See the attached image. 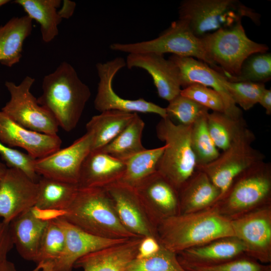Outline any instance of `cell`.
Wrapping results in <instances>:
<instances>
[{
  "label": "cell",
  "mask_w": 271,
  "mask_h": 271,
  "mask_svg": "<svg viewBox=\"0 0 271 271\" xmlns=\"http://www.w3.org/2000/svg\"><path fill=\"white\" fill-rule=\"evenodd\" d=\"M135 113L111 110L92 116L86 124V131L93 134L91 151L101 149L114 140L130 123Z\"/></svg>",
  "instance_id": "obj_27"
},
{
  "label": "cell",
  "mask_w": 271,
  "mask_h": 271,
  "mask_svg": "<svg viewBox=\"0 0 271 271\" xmlns=\"http://www.w3.org/2000/svg\"><path fill=\"white\" fill-rule=\"evenodd\" d=\"M128 69L140 68L151 76L158 95L170 102L180 94L181 86L178 69L164 55L154 53L128 54L125 60Z\"/></svg>",
  "instance_id": "obj_20"
},
{
  "label": "cell",
  "mask_w": 271,
  "mask_h": 271,
  "mask_svg": "<svg viewBox=\"0 0 271 271\" xmlns=\"http://www.w3.org/2000/svg\"><path fill=\"white\" fill-rule=\"evenodd\" d=\"M244 254L242 243L234 236L216 239L177 254L182 266L213 265Z\"/></svg>",
  "instance_id": "obj_21"
},
{
  "label": "cell",
  "mask_w": 271,
  "mask_h": 271,
  "mask_svg": "<svg viewBox=\"0 0 271 271\" xmlns=\"http://www.w3.org/2000/svg\"><path fill=\"white\" fill-rule=\"evenodd\" d=\"M207 126L215 145L222 151L227 149L247 127L243 117L235 118L218 111L208 112Z\"/></svg>",
  "instance_id": "obj_32"
},
{
  "label": "cell",
  "mask_w": 271,
  "mask_h": 271,
  "mask_svg": "<svg viewBox=\"0 0 271 271\" xmlns=\"http://www.w3.org/2000/svg\"><path fill=\"white\" fill-rule=\"evenodd\" d=\"M156 232L160 243L177 254L216 239L234 236L231 220L213 206L166 218L157 225Z\"/></svg>",
  "instance_id": "obj_1"
},
{
  "label": "cell",
  "mask_w": 271,
  "mask_h": 271,
  "mask_svg": "<svg viewBox=\"0 0 271 271\" xmlns=\"http://www.w3.org/2000/svg\"><path fill=\"white\" fill-rule=\"evenodd\" d=\"M258 103H259L265 110L267 115L271 114V90L265 89L261 95Z\"/></svg>",
  "instance_id": "obj_45"
},
{
  "label": "cell",
  "mask_w": 271,
  "mask_h": 271,
  "mask_svg": "<svg viewBox=\"0 0 271 271\" xmlns=\"http://www.w3.org/2000/svg\"><path fill=\"white\" fill-rule=\"evenodd\" d=\"M142 238H131L91 252L78 259L74 268L82 271H126L128 265L136 258Z\"/></svg>",
  "instance_id": "obj_22"
},
{
  "label": "cell",
  "mask_w": 271,
  "mask_h": 271,
  "mask_svg": "<svg viewBox=\"0 0 271 271\" xmlns=\"http://www.w3.org/2000/svg\"><path fill=\"white\" fill-rule=\"evenodd\" d=\"M161 244L158 239L153 236L143 237L138 246L137 258H144L149 257L160 249Z\"/></svg>",
  "instance_id": "obj_43"
},
{
  "label": "cell",
  "mask_w": 271,
  "mask_h": 271,
  "mask_svg": "<svg viewBox=\"0 0 271 271\" xmlns=\"http://www.w3.org/2000/svg\"><path fill=\"white\" fill-rule=\"evenodd\" d=\"M201 39L209 66L225 76H238L246 58L268 50L267 45L253 41L247 36L241 22Z\"/></svg>",
  "instance_id": "obj_7"
},
{
  "label": "cell",
  "mask_w": 271,
  "mask_h": 271,
  "mask_svg": "<svg viewBox=\"0 0 271 271\" xmlns=\"http://www.w3.org/2000/svg\"><path fill=\"white\" fill-rule=\"evenodd\" d=\"M48 221L38 218L31 209L10 223L14 245L24 259L35 262Z\"/></svg>",
  "instance_id": "obj_25"
},
{
  "label": "cell",
  "mask_w": 271,
  "mask_h": 271,
  "mask_svg": "<svg viewBox=\"0 0 271 271\" xmlns=\"http://www.w3.org/2000/svg\"><path fill=\"white\" fill-rule=\"evenodd\" d=\"M183 267L187 271H271L270 264L260 263L245 254L216 265Z\"/></svg>",
  "instance_id": "obj_39"
},
{
  "label": "cell",
  "mask_w": 271,
  "mask_h": 271,
  "mask_svg": "<svg viewBox=\"0 0 271 271\" xmlns=\"http://www.w3.org/2000/svg\"><path fill=\"white\" fill-rule=\"evenodd\" d=\"M92 142V132L86 131L70 146L36 159V173L40 176L78 184L81 165L91 151Z\"/></svg>",
  "instance_id": "obj_13"
},
{
  "label": "cell",
  "mask_w": 271,
  "mask_h": 271,
  "mask_svg": "<svg viewBox=\"0 0 271 271\" xmlns=\"http://www.w3.org/2000/svg\"><path fill=\"white\" fill-rule=\"evenodd\" d=\"M133 188L156 228L163 220L180 213L178 190L158 172Z\"/></svg>",
  "instance_id": "obj_15"
},
{
  "label": "cell",
  "mask_w": 271,
  "mask_h": 271,
  "mask_svg": "<svg viewBox=\"0 0 271 271\" xmlns=\"http://www.w3.org/2000/svg\"><path fill=\"white\" fill-rule=\"evenodd\" d=\"M38 193V182L18 169L8 168L0 182V217L10 223L35 207Z\"/></svg>",
  "instance_id": "obj_14"
},
{
  "label": "cell",
  "mask_w": 271,
  "mask_h": 271,
  "mask_svg": "<svg viewBox=\"0 0 271 271\" xmlns=\"http://www.w3.org/2000/svg\"><path fill=\"white\" fill-rule=\"evenodd\" d=\"M177 66L181 87L184 88L194 83L210 87L222 97L225 113L235 118H242L241 110L231 99L223 83V75L206 63L191 57L172 55L169 58Z\"/></svg>",
  "instance_id": "obj_17"
},
{
  "label": "cell",
  "mask_w": 271,
  "mask_h": 271,
  "mask_svg": "<svg viewBox=\"0 0 271 271\" xmlns=\"http://www.w3.org/2000/svg\"><path fill=\"white\" fill-rule=\"evenodd\" d=\"M55 219L64 233L63 248L57 259L42 271H72L76 261L85 255L128 240L99 237L81 230L61 217Z\"/></svg>",
  "instance_id": "obj_16"
},
{
  "label": "cell",
  "mask_w": 271,
  "mask_h": 271,
  "mask_svg": "<svg viewBox=\"0 0 271 271\" xmlns=\"http://www.w3.org/2000/svg\"><path fill=\"white\" fill-rule=\"evenodd\" d=\"M271 204V164L264 161L237 175L214 204L219 213L232 220Z\"/></svg>",
  "instance_id": "obj_4"
},
{
  "label": "cell",
  "mask_w": 271,
  "mask_h": 271,
  "mask_svg": "<svg viewBox=\"0 0 271 271\" xmlns=\"http://www.w3.org/2000/svg\"><path fill=\"white\" fill-rule=\"evenodd\" d=\"M35 79L26 76L17 85L6 81L10 99L2 111L12 120L31 130L51 136L57 135L59 125L53 114L39 104L31 92Z\"/></svg>",
  "instance_id": "obj_10"
},
{
  "label": "cell",
  "mask_w": 271,
  "mask_h": 271,
  "mask_svg": "<svg viewBox=\"0 0 271 271\" xmlns=\"http://www.w3.org/2000/svg\"><path fill=\"white\" fill-rule=\"evenodd\" d=\"M180 94L213 111L225 112L222 97L210 87L197 83L192 84L181 89Z\"/></svg>",
  "instance_id": "obj_40"
},
{
  "label": "cell",
  "mask_w": 271,
  "mask_h": 271,
  "mask_svg": "<svg viewBox=\"0 0 271 271\" xmlns=\"http://www.w3.org/2000/svg\"><path fill=\"white\" fill-rule=\"evenodd\" d=\"M178 13V19L185 21L199 38L231 27L244 17L260 23V15L237 0H184Z\"/></svg>",
  "instance_id": "obj_5"
},
{
  "label": "cell",
  "mask_w": 271,
  "mask_h": 271,
  "mask_svg": "<svg viewBox=\"0 0 271 271\" xmlns=\"http://www.w3.org/2000/svg\"><path fill=\"white\" fill-rule=\"evenodd\" d=\"M125 170L123 161L100 150L91 151L81 167L78 187H99L118 182Z\"/></svg>",
  "instance_id": "obj_23"
},
{
  "label": "cell",
  "mask_w": 271,
  "mask_h": 271,
  "mask_svg": "<svg viewBox=\"0 0 271 271\" xmlns=\"http://www.w3.org/2000/svg\"><path fill=\"white\" fill-rule=\"evenodd\" d=\"M234 235L245 254L263 264L271 262V204L231 220Z\"/></svg>",
  "instance_id": "obj_12"
},
{
  "label": "cell",
  "mask_w": 271,
  "mask_h": 271,
  "mask_svg": "<svg viewBox=\"0 0 271 271\" xmlns=\"http://www.w3.org/2000/svg\"><path fill=\"white\" fill-rule=\"evenodd\" d=\"M65 235L55 219L48 221L35 261L36 267L30 271H42L60 255L64 244Z\"/></svg>",
  "instance_id": "obj_33"
},
{
  "label": "cell",
  "mask_w": 271,
  "mask_h": 271,
  "mask_svg": "<svg viewBox=\"0 0 271 271\" xmlns=\"http://www.w3.org/2000/svg\"><path fill=\"white\" fill-rule=\"evenodd\" d=\"M191 126L176 123L166 117L162 118L156 127L157 137L165 143L157 171L178 191L196 170L190 142Z\"/></svg>",
  "instance_id": "obj_6"
},
{
  "label": "cell",
  "mask_w": 271,
  "mask_h": 271,
  "mask_svg": "<svg viewBox=\"0 0 271 271\" xmlns=\"http://www.w3.org/2000/svg\"><path fill=\"white\" fill-rule=\"evenodd\" d=\"M255 139L254 133L247 127L215 160L196 167L219 189L220 198L237 175L264 161V155L251 146Z\"/></svg>",
  "instance_id": "obj_9"
},
{
  "label": "cell",
  "mask_w": 271,
  "mask_h": 271,
  "mask_svg": "<svg viewBox=\"0 0 271 271\" xmlns=\"http://www.w3.org/2000/svg\"><path fill=\"white\" fill-rule=\"evenodd\" d=\"M64 211L59 217L91 234L114 239L139 237L121 223L105 188L78 187Z\"/></svg>",
  "instance_id": "obj_3"
},
{
  "label": "cell",
  "mask_w": 271,
  "mask_h": 271,
  "mask_svg": "<svg viewBox=\"0 0 271 271\" xmlns=\"http://www.w3.org/2000/svg\"><path fill=\"white\" fill-rule=\"evenodd\" d=\"M105 188L120 222L128 231L139 237L158 239L156 228L148 217L134 188L119 182Z\"/></svg>",
  "instance_id": "obj_18"
},
{
  "label": "cell",
  "mask_w": 271,
  "mask_h": 271,
  "mask_svg": "<svg viewBox=\"0 0 271 271\" xmlns=\"http://www.w3.org/2000/svg\"><path fill=\"white\" fill-rule=\"evenodd\" d=\"M0 142L8 147H19L35 159L45 157L60 149L58 136L46 134L28 129L0 111Z\"/></svg>",
  "instance_id": "obj_19"
},
{
  "label": "cell",
  "mask_w": 271,
  "mask_h": 271,
  "mask_svg": "<svg viewBox=\"0 0 271 271\" xmlns=\"http://www.w3.org/2000/svg\"><path fill=\"white\" fill-rule=\"evenodd\" d=\"M35 207L40 210L65 211L75 197L77 184L41 177Z\"/></svg>",
  "instance_id": "obj_29"
},
{
  "label": "cell",
  "mask_w": 271,
  "mask_h": 271,
  "mask_svg": "<svg viewBox=\"0 0 271 271\" xmlns=\"http://www.w3.org/2000/svg\"><path fill=\"white\" fill-rule=\"evenodd\" d=\"M223 83L235 104L239 105L244 110L251 109L258 103L266 89L264 83L231 82L226 80L224 76Z\"/></svg>",
  "instance_id": "obj_37"
},
{
  "label": "cell",
  "mask_w": 271,
  "mask_h": 271,
  "mask_svg": "<svg viewBox=\"0 0 271 271\" xmlns=\"http://www.w3.org/2000/svg\"><path fill=\"white\" fill-rule=\"evenodd\" d=\"M10 2L9 0H0V8Z\"/></svg>",
  "instance_id": "obj_48"
},
{
  "label": "cell",
  "mask_w": 271,
  "mask_h": 271,
  "mask_svg": "<svg viewBox=\"0 0 271 271\" xmlns=\"http://www.w3.org/2000/svg\"><path fill=\"white\" fill-rule=\"evenodd\" d=\"M208 112L201 115L191 126V146L195 157L197 167L212 162L220 154L207 129V116Z\"/></svg>",
  "instance_id": "obj_34"
},
{
  "label": "cell",
  "mask_w": 271,
  "mask_h": 271,
  "mask_svg": "<svg viewBox=\"0 0 271 271\" xmlns=\"http://www.w3.org/2000/svg\"><path fill=\"white\" fill-rule=\"evenodd\" d=\"M76 4L75 2L69 0H64L62 2V5L58 13L60 18L65 19H69L73 15Z\"/></svg>",
  "instance_id": "obj_44"
},
{
  "label": "cell",
  "mask_w": 271,
  "mask_h": 271,
  "mask_svg": "<svg viewBox=\"0 0 271 271\" xmlns=\"http://www.w3.org/2000/svg\"><path fill=\"white\" fill-rule=\"evenodd\" d=\"M0 271H18L15 264L8 259L0 261Z\"/></svg>",
  "instance_id": "obj_46"
},
{
  "label": "cell",
  "mask_w": 271,
  "mask_h": 271,
  "mask_svg": "<svg viewBox=\"0 0 271 271\" xmlns=\"http://www.w3.org/2000/svg\"><path fill=\"white\" fill-rule=\"evenodd\" d=\"M166 110L168 117L185 126L192 125L201 115L209 110L180 94L169 102Z\"/></svg>",
  "instance_id": "obj_38"
},
{
  "label": "cell",
  "mask_w": 271,
  "mask_h": 271,
  "mask_svg": "<svg viewBox=\"0 0 271 271\" xmlns=\"http://www.w3.org/2000/svg\"><path fill=\"white\" fill-rule=\"evenodd\" d=\"M220 194L208 176L196 169L178 190L180 213L209 209L217 202Z\"/></svg>",
  "instance_id": "obj_24"
},
{
  "label": "cell",
  "mask_w": 271,
  "mask_h": 271,
  "mask_svg": "<svg viewBox=\"0 0 271 271\" xmlns=\"http://www.w3.org/2000/svg\"><path fill=\"white\" fill-rule=\"evenodd\" d=\"M14 3L23 8L32 20L40 25L42 40L49 43L59 34L58 26L62 19L57 9L60 6V0H16Z\"/></svg>",
  "instance_id": "obj_28"
},
{
  "label": "cell",
  "mask_w": 271,
  "mask_h": 271,
  "mask_svg": "<svg viewBox=\"0 0 271 271\" xmlns=\"http://www.w3.org/2000/svg\"><path fill=\"white\" fill-rule=\"evenodd\" d=\"M125 66V60L120 57L96 64L99 82L94 100L95 109L100 112L113 110L129 113H154L162 118L168 117L166 108L142 98L134 100L123 98L115 93L112 86L113 79Z\"/></svg>",
  "instance_id": "obj_11"
},
{
  "label": "cell",
  "mask_w": 271,
  "mask_h": 271,
  "mask_svg": "<svg viewBox=\"0 0 271 271\" xmlns=\"http://www.w3.org/2000/svg\"><path fill=\"white\" fill-rule=\"evenodd\" d=\"M8 167L6 164L3 163L0 161V182L5 175Z\"/></svg>",
  "instance_id": "obj_47"
},
{
  "label": "cell",
  "mask_w": 271,
  "mask_h": 271,
  "mask_svg": "<svg viewBox=\"0 0 271 271\" xmlns=\"http://www.w3.org/2000/svg\"><path fill=\"white\" fill-rule=\"evenodd\" d=\"M126 271H187L180 264L177 253L161 244L159 250L144 258L134 259Z\"/></svg>",
  "instance_id": "obj_36"
},
{
  "label": "cell",
  "mask_w": 271,
  "mask_h": 271,
  "mask_svg": "<svg viewBox=\"0 0 271 271\" xmlns=\"http://www.w3.org/2000/svg\"><path fill=\"white\" fill-rule=\"evenodd\" d=\"M111 50L131 53H154L191 57L208 65L209 60L201 38L195 36L187 23L178 19L173 22L158 37L151 40L135 43H114L109 46Z\"/></svg>",
  "instance_id": "obj_8"
},
{
  "label": "cell",
  "mask_w": 271,
  "mask_h": 271,
  "mask_svg": "<svg viewBox=\"0 0 271 271\" xmlns=\"http://www.w3.org/2000/svg\"><path fill=\"white\" fill-rule=\"evenodd\" d=\"M0 156L8 168L18 169L32 180L38 182L40 176L35 169L36 159L29 154L8 147L0 142Z\"/></svg>",
  "instance_id": "obj_41"
},
{
  "label": "cell",
  "mask_w": 271,
  "mask_h": 271,
  "mask_svg": "<svg viewBox=\"0 0 271 271\" xmlns=\"http://www.w3.org/2000/svg\"><path fill=\"white\" fill-rule=\"evenodd\" d=\"M165 145L152 149H145L123 161L125 170L117 182L135 188L144 180L157 172L159 161Z\"/></svg>",
  "instance_id": "obj_30"
},
{
  "label": "cell",
  "mask_w": 271,
  "mask_h": 271,
  "mask_svg": "<svg viewBox=\"0 0 271 271\" xmlns=\"http://www.w3.org/2000/svg\"><path fill=\"white\" fill-rule=\"evenodd\" d=\"M32 20L28 16L13 17L0 26V63L11 67L22 57L23 44L33 29Z\"/></svg>",
  "instance_id": "obj_26"
},
{
  "label": "cell",
  "mask_w": 271,
  "mask_h": 271,
  "mask_svg": "<svg viewBox=\"0 0 271 271\" xmlns=\"http://www.w3.org/2000/svg\"><path fill=\"white\" fill-rule=\"evenodd\" d=\"M14 246L10 223L0 217V261L7 259L8 254Z\"/></svg>",
  "instance_id": "obj_42"
},
{
  "label": "cell",
  "mask_w": 271,
  "mask_h": 271,
  "mask_svg": "<svg viewBox=\"0 0 271 271\" xmlns=\"http://www.w3.org/2000/svg\"><path fill=\"white\" fill-rule=\"evenodd\" d=\"M145 125L143 120L136 113L127 126L114 140L99 150L124 161L145 150L142 143Z\"/></svg>",
  "instance_id": "obj_31"
},
{
  "label": "cell",
  "mask_w": 271,
  "mask_h": 271,
  "mask_svg": "<svg viewBox=\"0 0 271 271\" xmlns=\"http://www.w3.org/2000/svg\"><path fill=\"white\" fill-rule=\"evenodd\" d=\"M224 76L231 82L264 84L271 78V54L267 52L253 54L243 62L238 76Z\"/></svg>",
  "instance_id": "obj_35"
},
{
  "label": "cell",
  "mask_w": 271,
  "mask_h": 271,
  "mask_svg": "<svg viewBox=\"0 0 271 271\" xmlns=\"http://www.w3.org/2000/svg\"><path fill=\"white\" fill-rule=\"evenodd\" d=\"M38 102L54 116L59 127L69 132L77 126L91 93L75 68L63 62L43 79Z\"/></svg>",
  "instance_id": "obj_2"
}]
</instances>
